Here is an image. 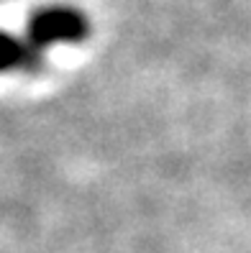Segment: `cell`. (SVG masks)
Here are the masks:
<instances>
[{"label": "cell", "mask_w": 251, "mask_h": 253, "mask_svg": "<svg viewBox=\"0 0 251 253\" xmlns=\"http://www.w3.org/2000/svg\"><path fill=\"white\" fill-rule=\"evenodd\" d=\"M87 34V23L77 10L69 8H47L39 10L28 26V43L39 51L59 41H77Z\"/></svg>", "instance_id": "cell-1"}, {"label": "cell", "mask_w": 251, "mask_h": 253, "mask_svg": "<svg viewBox=\"0 0 251 253\" xmlns=\"http://www.w3.org/2000/svg\"><path fill=\"white\" fill-rule=\"evenodd\" d=\"M39 59V51L28 41H21L10 34H0V72L31 67Z\"/></svg>", "instance_id": "cell-2"}]
</instances>
